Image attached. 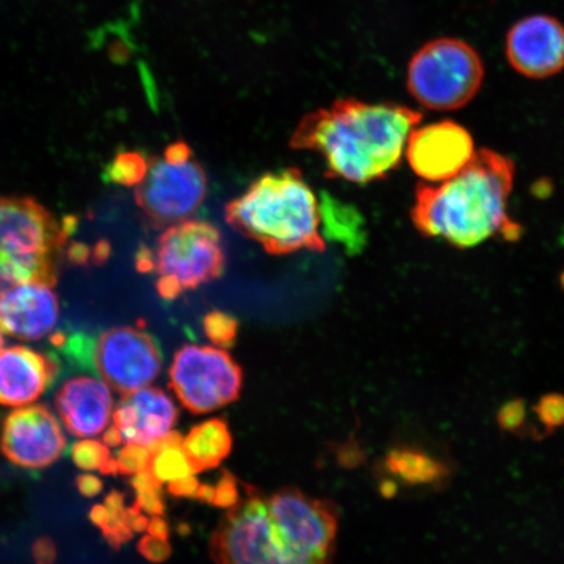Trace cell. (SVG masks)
I'll list each match as a JSON object with an SVG mask.
<instances>
[{"instance_id": "cell-16", "label": "cell", "mask_w": 564, "mask_h": 564, "mask_svg": "<svg viewBox=\"0 0 564 564\" xmlns=\"http://www.w3.org/2000/svg\"><path fill=\"white\" fill-rule=\"evenodd\" d=\"M178 409L171 397L160 388L144 387L124 394L121 404L112 412V425L119 429L123 442L152 444L173 432Z\"/></svg>"}, {"instance_id": "cell-23", "label": "cell", "mask_w": 564, "mask_h": 564, "mask_svg": "<svg viewBox=\"0 0 564 564\" xmlns=\"http://www.w3.org/2000/svg\"><path fill=\"white\" fill-rule=\"evenodd\" d=\"M150 159L135 151L119 152L105 169L106 181L126 187H137L148 172Z\"/></svg>"}, {"instance_id": "cell-39", "label": "cell", "mask_w": 564, "mask_h": 564, "mask_svg": "<svg viewBox=\"0 0 564 564\" xmlns=\"http://www.w3.org/2000/svg\"><path fill=\"white\" fill-rule=\"evenodd\" d=\"M104 443L109 448H116L123 442L122 434L116 425H112L105 430Z\"/></svg>"}, {"instance_id": "cell-31", "label": "cell", "mask_w": 564, "mask_h": 564, "mask_svg": "<svg viewBox=\"0 0 564 564\" xmlns=\"http://www.w3.org/2000/svg\"><path fill=\"white\" fill-rule=\"evenodd\" d=\"M138 550L147 561L162 563L171 558L172 546L166 539L148 533L139 541Z\"/></svg>"}, {"instance_id": "cell-19", "label": "cell", "mask_w": 564, "mask_h": 564, "mask_svg": "<svg viewBox=\"0 0 564 564\" xmlns=\"http://www.w3.org/2000/svg\"><path fill=\"white\" fill-rule=\"evenodd\" d=\"M195 474L220 467L231 453L232 438L228 423L212 419L196 425L182 443Z\"/></svg>"}, {"instance_id": "cell-14", "label": "cell", "mask_w": 564, "mask_h": 564, "mask_svg": "<svg viewBox=\"0 0 564 564\" xmlns=\"http://www.w3.org/2000/svg\"><path fill=\"white\" fill-rule=\"evenodd\" d=\"M510 65L529 79H547L564 69V26L547 15L518 21L506 39Z\"/></svg>"}, {"instance_id": "cell-35", "label": "cell", "mask_w": 564, "mask_h": 564, "mask_svg": "<svg viewBox=\"0 0 564 564\" xmlns=\"http://www.w3.org/2000/svg\"><path fill=\"white\" fill-rule=\"evenodd\" d=\"M77 490L80 491L84 497H96L104 489V485L100 478L94 475H82L76 478Z\"/></svg>"}, {"instance_id": "cell-13", "label": "cell", "mask_w": 564, "mask_h": 564, "mask_svg": "<svg viewBox=\"0 0 564 564\" xmlns=\"http://www.w3.org/2000/svg\"><path fill=\"white\" fill-rule=\"evenodd\" d=\"M476 152L469 131L453 121L415 127L405 148L412 171L433 185L460 173Z\"/></svg>"}, {"instance_id": "cell-2", "label": "cell", "mask_w": 564, "mask_h": 564, "mask_svg": "<svg viewBox=\"0 0 564 564\" xmlns=\"http://www.w3.org/2000/svg\"><path fill=\"white\" fill-rule=\"evenodd\" d=\"M513 182L509 158L477 151L453 178L419 186L412 208L414 227L458 249H471L498 236L517 238L520 228L509 215Z\"/></svg>"}, {"instance_id": "cell-7", "label": "cell", "mask_w": 564, "mask_h": 564, "mask_svg": "<svg viewBox=\"0 0 564 564\" xmlns=\"http://www.w3.org/2000/svg\"><path fill=\"white\" fill-rule=\"evenodd\" d=\"M481 56L467 42L438 39L415 54L408 67V89L427 109L464 108L482 87Z\"/></svg>"}, {"instance_id": "cell-25", "label": "cell", "mask_w": 564, "mask_h": 564, "mask_svg": "<svg viewBox=\"0 0 564 564\" xmlns=\"http://www.w3.org/2000/svg\"><path fill=\"white\" fill-rule=\"evenodd\" d=\"M106 510L109 512V524L102 529L104 538L109 544L119 549L132 539L133 532L127 524V507L121 492L112 491L106 497Z\"/></svg>"}, {"instance_id": "cell-38", "label": "cell", "mask_w": 564, "mask_h": 564, "mask_svg": "<svg viewBox=\"0 0 564 564\" xmlns=\"http://www.w3.org/2000/svg\"><path fill=\"white\" fill-rule=\"evenodd\" d=\"M89 517L91 523L100 528L101 531L109 524V512L106 510L105 506H95L94 509L90 510Z\"/></svg>"}, {"instance_id": "cell-24", "label": "cell", "mask_w": 564, "mask_h": 564, "mask_svg": "<svg viewBox=\"0 0 564 564\" xmlns=\"http://www.w3.org/2000/svg\"><path fill=\"white\" fill-rule=\"evenodd\" d=\"M70 456L76 467L82 470H100L102 475L119 474L117 460L105 443L94 440L76 442L70 449Z\"/></svg>"}, {"instance_id": "cell-12", "label": "cell", "mask_w": 564, "mask_h": 564, "mask_svg": "<svg viewBox=\"0 0 564 564\" xmlns=\"http://www.w3.org/2000/svg\"><path fill=\"white\" fill-rule=\"evenodd\" d=\"M67 441L51 409L28 405L7 419L0 433V449L9 460L25 469H44L65 453Z\"/></svg>"}, {"instance_id": "cell-6", "label": "cell", "mask_w": 564, "mask_h": 564, "mask_svg": "<svg viewBox=\"0 0 564 564\" xmlns=\"http://www.w3.org/2000/svg\"><path fill=\"white\" fill-rule=\"evenodd\" d=\"M209 553L215 564H329L303 553L252 488L212 534Z\"/></svg>"}, {"instance_id": "cell-28", "label": "cell", "mask_w": 564, "mask_h": 564, "mask_svg": "<svg viewBox=\"0 0 564 564\" xmlns=\"http://www.w3.org/2000/svg\"><path fill=\"white\" fill-rule=\"evenodd\" d=\"M534 413L547 433L564 426V397L560 393L545 394L534 406Z\"/></svg>"}, {"instance_id": "cell-9", "label": "cell", "mask_w": 564, "mask_h": 564, "mask_svg": "<svg viewBox=\"0 0 564 564\" xmlns=\"http://www.w3.org/2000/svg\"><path fill=\"white\" fill-rule=\"evenodd\" d=\"M169 378L175 397L194 414L235 403L243 386L241 366L227 350L194 344L175 352Z\"/></svg>"}, {"instance_id": "cell-40", "label": "cell", "mask_w": 564, "mask_h": 564, "mask_svg": "<svg viewBox=\"0 0 564 564\" xmlns=\"http://www.w3.org/2000/svg\"><path fill=\"white\" fill-rule=\"evenodd\" d=\"M3 330L2 328H0V350L3 349V345H4V337H3Z\"/></svg>"}, {"instance_id": "cell-15", "label": "cell", "mask_w": 564, "mask_h": 564, "mask_svg": "<svg viewBox=\"0 0 564 564\" xmlns=\"http://www.w3.org/2000/svg\"><path fill=\"white\" fill-rule=\"evenodd\" d=\"M54 286L24 282L0 294V328L24 341L41 340L55 327L59 301Z\"/></svg>"}, {"instance_id": "cell-27", "label": "cell", "mask_w": 564, "mask_h": 564, "mask_svg": "<svg viewBox=\"0 0 564 564\" xmlns=\"http://www.w3.org/2000/svg\"><path fill=\"white\" fill-rule=\"evenodd\" d=\"M152 451L144 444L127 443V446L119 451L117 464L119 474L135 476L140 471L150 469Z\"/></svg>"}, {"instance_id": "cell-36", "label": "cell", "mask_w": 564, "mask_h": 564, "mask_svg": "<svg viewBox=\"0 0 564 564\" xmlns=\"http://www.w3.org/2000/svg\"><path fill=\"white\" fill-rule=\"evenodd\" d=\"M131 486L137 494L161 488V484L156 478H154L150 469L140 471V474L133 476L131 479Z\"/></svg>"}, {"instance_id": "cell-4", "label": "cell", "mask_w": 564, "mask_h": 564, "mask_svg": "<svg viewBox=\"0 0 564 564\" xmlns=\"http://www.w3.org/2000/svg\"><path fill=\"white\" fill-rule=\"evenodd\" d=\"M70 230L31 197L0 195V294L24 282L54 286Z\"/></svg>"}, {"instance_id": "cell-1", "label": "cell", "mask_w": 564, "mask_h": 564, "mask_svg": "<svg viewBox=\"0 0 564 564\" xmlns=\"http://www.w3.org/2000/svg\"><path fill=\"white\" fill-rule=\"evenodd\" d=\"M421 118L404 106L345 101L303 119L291 147L319 153L335 178L369 183L400 164Z\"/></svg>"}, {"instance_id": "cell-17", "label": "cell", "mask_w": 564, "mask_h": 564, "mask_svg": "<svg viewBox=\"0 0 564 564\" xmlns=\"http://www.w3.org/2000/svg\"><path fill=\"white\" fill-rule=\"evenodd\" d=\"M59 365L44 352L11 347L0 350V406L23 408L54 383Z\"/></svg>"}, {"instance_id": "cell-26", "label": "cell", "mask_w": 564, "mask_h": 564, "mask_svg": "<svg viewBox=\"0 0 564 564\" xmlns=\"http://www.w3.org/2000/svg\"><path fill=\"white\" fill-rule=\"evenodd\" d=\"M238 327L235 317L223 312H212L203 321L204 333L218 348H229L236 343Z\"/></svg>"}, {"instance_id": "cell-30", "label": "cell", "mask_w": 564, "mask_h": 564, "mask_svg": "<svg viewBox=\"0 0 564 564\" xmlns=\"http://www.w3.org/2000/svg\"><path fill=\"white\" fill-rule=\"evenodd\" d=\"M239 500H241V492H239L236 477L228 471H223L221 478L215 486L214 503L212 505L221 507V509H231Z\"/></svg>"}, {"instance_id": "cell-34", "label": "cell", "mask_w": 564, "mask_h": 564, "mask_svg": "<svg viewBox=\"0 0 564 564\" xmlns=\"http://www.w3.org/2000/svg\"><path fill=\"white\" fill-rule=\"evenodd\" d=\"M32 554L35 564H53L56 558L54 542L45 538L35 541Z\"/></svg>"}, {"instance_id": "cell-29", "label": "cell", "mask_w": 564, "mask_h": 564, "mask_svg": "<svg viewBox=\"0 0 564 564\" xmlns=\"http://www.w3.org/2000/svg\"><path fill=\"white\" fill-rule=\"evenodd\" d=\"M497 420L499 426L509 433H519L524 429L525 405L520 399L511 400L499 409Z\"/></svg>"}, {"instance_id": "cell-32", "label": "cell", "mask_w": 564, "mask_h": 564, "mask_svg": "<svg viewBox=\"0 0 564 564\" xmlns=\"http://www.w3.org/2000/svg\"><path fill=\"white\" fill-rule=\"evenodd\" d=\"M140 512L151 514V517H162L165 512L164 498H162L161 488L137 494L135 505Z\"/></svg>"}, {"instance_id": "cell-37", "label": "cell", "mask_w": 564, "mask_h": 564, "mask_svg": "<svg viewBox=\"0 0 564 564\" xmlns=\"http://www.w3.org/2000/svg\"><path fill=\"white\" fill-rule=\"evenodd\" d=\"M147 532L153 535H158L161 539H169V525L161 517H152L150 524H148Z\"/></svg>"}, {"instance_id": "cell-10", "label": "cell", "mask_w": 564, "mask_h": 564, "mask_svg": "<svg viewBox=\"0 0 564 564\" xmlns=\"http://www.w3.org/2000/svg\"><path fill=\"white\" fill-rule=\"evenodd\" d=\"M94 365L104 382L124 397L150 387L159 378L162 358L150 334L123 326L108 329L98 338Z\"/></svg>"}, {"instance_id": "cell-8", "label": "cell", "mask_w": 564, "mask_h": 564, "mask_svg": "<svg viewBox=\"0 0 564 564\" xmlns=\"http://www.w3.org/2000/svg\"><path fill=\"white\" fill-rule=\"evenodd\" d=\"M207 174L188 144L175 141L162 156L150 158L135 192L138 207L153 228L188 220L206 200Z\"/></svg>"}, {"instance_id": "cell-21", "label": "cell", "mask_w": 564, "mask_h": 564, "mask_svg": "<svg viewBox=\"0 0 564 564\" xmlns=\"http://www.w3.org/2000/svg\"><path fill=\"white\" fill-rule=\"evenodd\" d=\"M319 209L323 229L328 238L343 243L348 251L362 250L366 242L365 221L355 207L323 194Z\"/></svg>"}, {"instance_id": "cell-33", "label": "cell", "mask_w": 564, "mask_h": 564, "mask_svg": "<svg viewBox=\"0 0 564 564\" xmlns=\"http://www.w3.org/2000/svg\"><path fill=\"white\" fill-rule=\"evenodd\" d=\"M200 481L193 476H188L185 478L176 479V481L167 484V491L172 494L174 497L180 498H192L196 499L197 492L200 489Z\"/></svg>"}, {"instance_id": "cell-22", "label": "cell", "mask_w": 564, "mask_h": 564, "mask_svg": "<svg viewBox=\"0 0 564 564\" xmlns=\"http://www.w3.org/2000/svg\"><path fill=\"white\" fill-rule=\"evenodd\" d=\"M182 443V436L172 432L164 440L148 446L152 451L151 474L161 485L196 475Z\"/></svg>"}, {"instance_id": "cell-20", "label": "cell", "mask_w": 564, "mask_h": 564, "mask_svg": "<svg viewBox=\"0 0 564 564\" xmlns=\"http://www.w3.org/2000/svg\"><path fill=\"white\" fill-rule=\"evenodd\" d=\"M386 467L400 481L412 486H440L447 481L451 474L446 463L411 447L390 451Z\"/></svg>"}, {"instance_id": "cell-18", "label": "cell", "mask_w": 564, "mask_h": 564, "mask_svg": "<svg viewBox=\"0 0 564 564\" xmlns=\"http://www.w3.org/2000/svg\"><path fill=\"white\" fill-rule=\"evenodd\" d=\"M55 408L70 434L91 438L109 427L115 401L104 380L76 377L56 393Z\"/></svg>"}, {"instance_id": "cell-11", "label": "cell", "mask_w": 564, "mask_h": 564, "mask_svg": "<svg viewBox=\"0 0 564 564\" xmlns=\"http://www.w3.org/2000/svg\"><path fill=\"white\" fill-rule=\"evenodd\" d=\"M268 509L303 553L330 563L337 535L335 507L288 488L267 497Z\"/></svg>"}, {"instance_id": "cell-5", "label": "cell", "mask_w": 564, "mask_h": 564, "mask_svg": "<svg viewBox=\"0 0 564 564\" xmlns=\"http://www.w3.org/2000/svg\"><path fill=\"white\" fill-rule=\"evenodd\" d=\"M137 267L140 272L156 274L162 300L180 299L221 276L225 251L220 231L199 220L173 224L160 236L156 250L138 252Z\"/></svg>"}, {"instance_id": "cell-3", "label": "cell", "mask_w": 564, "mask_h": 564, "mask_svg": "<svg viewBox=\"0 0 564 564\" xmlns=\"http://www.w3.org/2000/svg\"><path fill=\"white\" fill-rule=\"evenodd\" d=\"M225 218L239 235L271 256L326 250L319 231V204L299 169L260 176L246 193L228 203Z\"/></svg>"}]
</instances>
